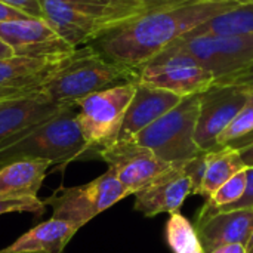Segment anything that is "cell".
I'll use <instances>...</instances> for the list:
<instances>
[{
  "instance_id": "1",
  "label": "cell",
  "mask_w": 253,
  "mask_h": 253,
  "mask_svg": "<svg viewBox=\"0 0 253 253\" xmlns=\"http://www.w3.org/2000/svg\"><path fill=\"white\" fill-rule=\"evenodd\" d=\"M249 0H181L114 27L92 40L105 59L136 73L213 16Z\"/></svg>"
},
{
  "instance_id": "2",
  "label": "cell",
  "mask_w": 253,
  "mask_h": 253,
  "mask_svg": "<svg viewBox=\"0 0 253 253\" xmlns=\"http://www.w3.org/2000/svg\"><path fill=\"white\" fill-rule=\"evenodd\" d=\"M39 3L43 19L73 47L89 44L102 33L156 9L126 0H39Z\"/></svg>"
},
{
  "instance_id": "3",
  "label": "cell",
  "mask_w": 253,
  "mask_h": 253,
  "mask_svg": "<svg viewBox=\"0 0 253 253\" xmlns=\"http://www.w3.org/2000/svg\"><path fill=\"white\" fill-rule=\"evenodd\" d=\"M86 156H96L86 142L77 105L70 104L53 117L30 127L16 141L0 147V168L18 160H46L65 166Z\"/></svg>"
},
{
  "instance_id": "4",
  "label": "cell",
  "mask_w": 253,
  "mask_h": 253,
  "mask_svg": "<svg viewBox=\"0 0 253 253\" xmlns=\"http://www.w3.org/2000/svg\"><path fill=\"white\" fill-rule=\"evenodd\" d=\"M127 82H136L135 71L105 59L92 46L84 44L76 49L40 93L50 102L65 105Z\"/></svg>"
},
{
  "instance_id": "5",
  "label": "cell",
  "mask_w": 253,
  "mask_h": 253,
  "mask_svg": "<svg viewBox=\"0 0 253 253\" xmlns=\"http://www.w3.org/2000/svg\"><path fill=\"white\" fill-rule=\"evenodd\" d=\"M199 110L200 95L185 96L130 141L150 148L160 160L172 166H182L202 151L194 141Z\"/></svg>"
},
{
  "instance_id": "6",
  "label": "cell",
  "mask_w": 253,
  "mask_h": 253,
  "mask_svg": "<svg viewBox=\"0 0 253 253\" xmlns=\"http://www.w3.org/2000/svg\"><path fill=\"white\" fill-rule=\"evenodd\" d=\"M127 196H130V193L126 187L111 170H107L87 184L58 188L50 197L44 199L43 203L52 208L53 219L65 221L80 230Z\"/></svg>"
},
{
  "instance_id": "7",
  "label": "cell",
  "mask_w": 253,
  "mask_h": 253,
  "mask_svg": "<svg viewBox=\"0 0 253 253\" xmlns=\"http://www.w3.org/2000/svg\"><path fill=\"white\" fill-rule=\"evenodd\" d=\"M135 90L136 82H127L76 102L82 133L96 156L119 139L123 119Z\"/></svg>"
},
{
  "instance_id": "8",
  "label": "cell",
  "mask_w": 253,
  "mask_h": 253,
  "mask_svg": "<svg viewBox=\"0 0 253 253\" xmlns=\"http://www.w3.org/2000/svg\"><path fill=\"white\" fill-rule=\"evenodd\" d=\"M136 83L185 98L211 89L215 83V76L191 56L165 50L136 70Z\"/></svg>"
},
{
  "instance_id": "9",
  "label": "cell",
  "mask_w": 253,
  "mask_h": 253,
  "mask_svg": "<svg viewBox=\"0 0 253 253\" xmlns=\"http://www.w3.org/2000/svg\"><path fill=\"white\" fill-rule=\"evenodd\" d=\"M196 59L215 80L243 70L253 62V36L200 34L178 40L169 49Z\"/></svg>"
},
{
  "instance_id": "10",
  "label": "cell",
  "mask_w": 253,
  "mask_h": 253,
  "mask_svg": "<svg viewBox=\"0 0 253 253\" xmlns=\"http://www.w3.org/2000/svg\"><path fill=\"white\" fill-rule=\"evenodd\" d=\"M98 157L108 165V170L116 175L130 196L147 188L173 168L160 160L150 148L132 141H116L101 150Z\"/></svg>"
},
{
  "instance_id": "11",
  "label": "cell",
  "mask_w": 253,
  "mask_h": 253,
  "mask_svg": "<svg viewBox=\"0 0 253 253\" xmlns=\"http://www.w3.org/2000/svg\"><path fill=\"white\" fill-rule=\"evenodd\" d=\"M73 52L53 56H18L0 59V102L36 95L70 61Z\"/></svg>"
},
{
  "instance_id": "12",
  "label": "cell",
  "mask_w": 253,
  "mask_h": 253,
  "mask_svg": "<svg viewBox=\"0 0 253 253\" xmlns=\"http://www.w3.org/2000/svg\"><path fill=\"white\" fill-rule=\"evenodd\" d=\"M249 92L230 86H212L200 93V110L194 133L197 147L203 151L219 148V138L236 120L249 99Z\"/></svg>"
},
{
  "instance_id": "13",
  "label": "cell",
  "mask_w": 253,
  "mask_h": 253,
  "mask_svg": "<svg viewBox=\"0 0 253 253\" xmlns=\"http://www.w3.org/2000/svg\"><path fill=\"white\" fill-rule=\"evenodd\" d=\"M0 39L18 56H53L77 49L68 44L43 18H22L0 22Z\"/></svg>"
},
{
  "instance_id": "14",
  "label": "cell",
  "mask_w": 253,
  "mask_h": 253,
  "mask_svg": "<svg viewBox=\"0 0 253 253\" xmlns=\"http://www.w3.org/2000/svg\"><path fill=\"white\" fill-rule=\"evenodd\" d=\"M70 104H55L40 92L0 102V147L16 141L30 127L53 117Z\"/></svg>"
},
{
  "instance_id": "15",
  "label": "cell",
  "mask_w": 253,
  "mask_h": 253,
  "mask_svg": "<svg viewBox=\"0 0 253 253\" xmlns=\"http://www.w3.org/2000/svg\"><path fill=\"white\" fill-rule=\"evenodd\" d=\"M191 194V181L184 173L182 166H173L160 179L135 194V211L148 218L159 213L179 212V208Z\"/></svg>"
},
{
  "instance_id": "16",
  "label": "cell",
  "mask_w": 253,
  "mask_h": 253,
  "mask_svg": "<svg viewBox=\"0 0 253 253\" xmlns=\"http://www.w3.org/2000/svg\"><path fill=\"white\" fill-rule=\"evenodd\" d=\"M181 101L182 98L172 92L136 83V90L125 114L117 141H130Z\"/></svg>"
},
{
  "instance_id": "17",
  "label": "cell",
  "mask_w": 253,
  "mask_h": 253,
  "mask_svg": "<svg viewBox=\"0 0 253 253\" xmlns=\"http://www.w3.org/2000/svg\"><path fill=\"white\" fill-rule=\"evenodd\" d=\"M196 231L205 253L233 243L246 246L253 231V209L227 211L199 218Z\"/></svg>"
},
{
  "instance_id": "18",
  "label": "cell",
  "mask_w": 253,
  "mask_h": 253,
  "mask_svg": "<svg viewBox=\"0 0 253 253\" xmlns=\"http://www.w3.org/2000/svg\"><path fill=\"white\" fill-rule=\"evenodd\" d=\"M77 231L74 225L50 218L0 249V253H62Z\"/></svg>"
},
{
  "instance_id": "19",
  "label": "cell",
  "mask_w": 253,
  "mask_h": 253,
  "mask_svg": "<svg viewBox=\"0 0 253 253\" xmlns=\"http://www.w3.org/2000/svg\"><path fill=\"white\" fill-rule=\"evenodd\" d=\"M50 162L18 160L0 168V197H37Z\"/></svg>"
},
{
  "instance_id": "20",
  "label": "cell",
  "mask_w": 253,
  "mask_h": 253,
  "mask_svg": "<svg viewBox=\"0 0 253 253\" xmlns=\"http://www.w3.org/2000/svg\"><path fill=\"white\" fill-rule=\"evenodd\" d=\"M200 34L253 36V0L245 1L230 10L213 16L185 37Z\"/></svg>"
},
{
  "instance_id": "21",
  "label": "cell",
  "mask_w": 253,
  "mask_h": 253,
  "mask_svg": "<svg viewBox=\"0 0 253 253\" xmlns=\"http://www.w3.org/2000/svg\"><path fill=\"white\" fill-rule=\"evenodd\" d=\"M243 169L246 168L236 148L230 145H222L211 151L208 170L199 196H203L206 199L211 197L221 185H224L230 178H233Z\"/></svg>"
},
{
  "instance_id": "22",
  "label": "cell",
  "mask_w": 253,
  "mask_h": 253,
  "mask_svg": "<svg viewBox=\"0 0 253 253\" xmlns=\"http://www.w3.org/2000/svg\"><path fill=\"white\" fill-rule=\"evenodd\" d=\"M166 243L173 253H196L202 249L196 227L179 212L170 213L165 228Z\"/></svg>"
},
{
  "instance_id": "23",
  "label": "cell",
  "mask_w": 253,
  "mask_h": 253,
  "mask_svg": "<svg viewBox=\"0 0 253 253\" xmlns=\"http://www.w3.org/2000/svg\"><path fill=\"white\" fill-rule=\"evenodd\" d=\"M245 190H246V169L236 173L224 185H221L211 197H208L205 206L199 213V218H206L215 213L216 211L239 202L245 194Z\"/></svg>"
},
{
  "instance_id": "24",
  "label": "cell",
  "mask_w": 253,
  "mask_h": 253,
  "mask_svg": "<svg viewBox=\"0 0 253 253\" xmlns=\"http://www.w3.org/2000/svg\"><path fill=\"white\" fill-rule=\"evenodd\" d=\"M253 132V92L236 120L227 127V130L219 138V147L227 145L242 136H246Z\"/></svg>"
},
{
  "instance_id": "25",
  "label": "cell",
  "mask_w": 253,
  "mask_h": 253,
  "mask_svg": "<svg viewBox=\"0 0 253 253\" xmlns=\"http://www.w3.org/2000/svg\"><path fill=\"white\" fill-rule=\"evenodd\" d=\"M44 203L43 200H39V197H0V215L4 213H34L37 216H42L44 213Z\"/></svg>"
},
{
  "instance_id": "26",
  "label": "cell",
  "mask_w": 253,
  "mask_h": 253,
  "mask_svg": "<svg viewBox=\"0 0 253 253\" xmlns=\"http://www.w3.org/2000/svg\"><path fill=\"white\" fill-rule=\"evenodd\" d=\"M209 157H211V151L202 150L191 160H188L182 165V170L191 181L193 194H196V196H199V193H200V188H202V184H203V179H205V175L208 170Z\"/></svg>"
},
{
  "instance_id": "27",
  "label": "cell",
  "mask_w": 253,
  "mask_h": 253,
  "mask_svg": "<svg viewBox=\"0 0 253 253\" xmlns=\"http://www.w3.org/2000/svg\"><path fill=\"white\" fill-rule=\"evenodd\" d=\"M213 86H230V87H237L245 92H253V62L245 67L243 70H239L230 76L221 77L215 80Z\"/></svg>"
},
{
  "instance_id": "28",
  "label": "cell",
  "mask_w": 253,
  "mask_h": 253,
  "mask_svg": "<svg viewBox=\"0 0 253 253\" xmlns=\"http://www.w3.org/2000/svg\"><path fill=\"white\" fill-rule=\"evenodd\" d=\"M239 209H253V168H246V190H245V194L242 196V199L230 206H225V208L216 211L215 213L227 212V211H239Z\"/></svg>"
},
{
  "instance_id": "29",
  "label": "cell",
  "mask_w": 253,
  "mask_h": 253,
  "mask_svg": "<svg viewBox=\"0 0 253 253\" xmlns=\"http://www.w3.org/2000/svg\"><path fill=\"white\" fill-rule=\"evenodd\" d=\"M227 145H230L239 151L245 168H253V132L227 144Z\"/></svg>"
},
{
  "instance_id": "30",
  "label": "cell",
  "mask_w": 253,
  "mask_h": 253,
  "mask_svg": "<svg viewBox=\"0 0 253 253\" xmlns=\"http://www.w3.org/2000/svg\"><path fill=\"white\" fill-rule=\"evenodd\" d=\"M0 1L25 13L27 16L43 18V12H42V6H40L39 0H0Z\"/></svg>"
},
{
  "instance_id": "31",
  "label": "cell",
  "mask_w": 253,
  "mask_h": 253,
  "mask_svg": "<svg viewBox=\"0 0 253 253\" xmlns=\"http://www.w3.org/2000/svg\"><path fill=\"white\" fill-rule=\"evenodd\" d=\"M22 18H31L27 16L25 13L4 4L0 1V22H9V21H15V19H22Z\"/></svg>"
},
{
  "instance_id": "32",
  "label": "cell",
  "mask_w": 253,
  "mask_h": 253,
  "mask_svg": "<svg viewBox=\"0 0 253 253\" xmlns=\"http://www.w3.org/2000/svg\"><path fill=\"white\" fill-rule=\"evenodd\" d=\"M211 253H248L246 252V246L240 245V243H233V245H225V246H219L215 251Z\"/></svg>"
},
{
  "instance_id": "33",
  "label": "cell",
  "mask_w": 253,
  "mask_h": 253,
  "mask_svg": "<svg viewBox=\"0 0 253 253\" xmlns=\"http://www.w3.org/2000/svg\"><path fill=\"white\" fill-rule=\"evenodd\" d=\"M126 1H135V3H142V4H148L151 7H163L172 3H178L181 0H126Z\"/></svg>"
},
{
  "instance_id": "34",
  "label": "cell",
  "mask_w": 253,
  "mask_h": 253,
  "mask_svg": "<svg viewBox=\"0 0 253 253\" xmlns=\"http://www.w3.org/2000/svg\"><path fill=\"white\" fill-rule=\"evenodd\" d=\"M13 56V50L10 46H7L1 39H0V59H4V58H10Z\"/></svg>"
},
{
  "instance_id": "35",
  "label": "cell",
  "mask_w": 253,
  "mask_h": 253,
  "mask_svg": "<svg viewBox=\"0 0 253 253\" xmlns=\"http://www.w3.org/2000/svg\"><path fill=\"white\" fill-rule=\"evenodd\" d=\"M246 252L253 253V231L252 234H251V239H249L248 245H246Z\"/></svg>"
},
{
  "instance_id": "36",
  "label": "cell",
  "mask_w": 253,
  "mask_h": 253,
  "mask_svg": "<svg viewBox=\"0 0 253 253\" xmlns=\"http://www.w3.org/2000/svg\"><path fill=\"white\" fill-rule=\"evenodd\" d=\"M196 253H205V251H203V248H202V249H199Z\"/></svg>"
}]
</instances>
